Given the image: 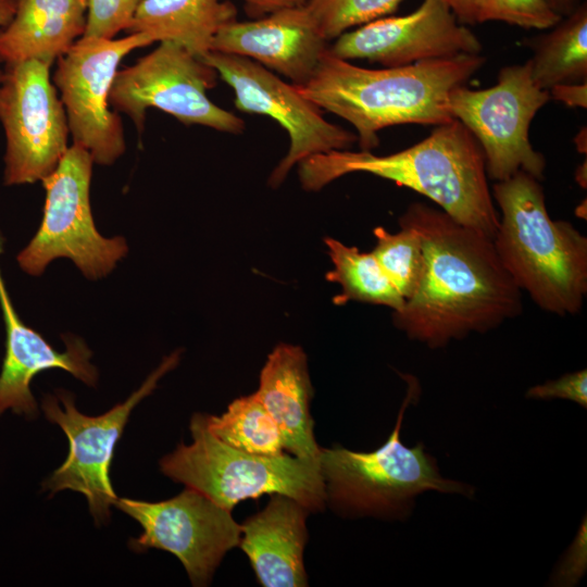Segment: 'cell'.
Segmentation results:
<instances>
[{"label":"cell","instance_id":"cell-29","mask_svg":"<svg viewBox=\"0 0 587 587\" xmlns=\"http://www.w3.org/2000/svg\"><path fill=\"white\" fill-rule=\"evenodd\" d=\"M527 398L539 400L565 399L587 408V371L567 373L554 380L533 386L526 392Z\"/></svg>","mask_w":587,"mask_h":587},{"label":"cell","instance_id":"cell-30","mask_svg":"<svg viewBox=\"0 0 587 587\" xmlns=\"http://www.w3.org/2000/svg\"><path fill=\"white\" fill-rule=\"evenodd\" d=\"M586 569V523L582 524L577 538L567 550L555 575V585L571 586L584 575Z\"/></svg>","mask_w":587,"mask_h":587},{"label":"cell","instance_id":"cell-6","mask_svg":"<svg viewBox=\"0 0 587 587\" xmlns=\"http://www.w3.org/2000/svg\"><path fill=\"white\" fill-rule=\"evenodd\" d=\"M192 442L178 444L160 460L161 472L186 487L196 489L233 511L242 500L282 494L302 503L310 512L325 505L320 464L288 453L259 455L229 447L207 427L205 414L190 420Z\"/></svg>","mask_w":587,"mask_h":587},{"label":"cell","instance_id":"cell-13","mask_svg":"<svg viewBox=\"0 0 587 587\" xmlns=\"http://www.w3.org/2000/svg\"><path fill=\"white\" fill-rule=\"evenodd\" d=\"M50 66L37 59L11 64L0 82L5 185L42 180L68 148L67 118L50 80Z\"/></svg>","mask_w":587,"mask_h":587},{"label":"cell","instance_id":"cell-37","mask_svg":"<svg viewBox=\"0 0 587 587\" xmlns=\"http://www.w3.org/2000/svg\"><path fill=\"white\" fill-rule=\"evenodd\" d=\"M586 127H583L574 138L575 146L580 153H586Z\"/></svg>","mask_w":587,"mask_h":587},{"label":"cell","instance_id":"cell-23","mask_svg":"<svg viewBox=\"0 0 587 587\" xmlns=\"http://www.w3.org/2000/svg\"><path fill=\"white\" fill-rule=\"evenodd\" d=\"M324 242L334 266L326 278L341 286L336 303L353 300L385 305L392 312L403 307L404 298L372 252H361L330 237L325 238Z\"/></svg>","mask_w":587,"mask_h":587},{"label":"cell","instance_id":"cell-7","mask_svg":"<svg viewBox=\"0 0 587 587\" xmlns=\"http://www.w3.org/2000/svg\"><path fill=\"white\" fill-rule=\"evenodd\" d=\"M92 165L89 152L73 143L41 180L46 190L42 221L17 255L27 274L40 276L51 261L66 258L85 277L99 279L127 254L123 237L105 238L96 228L89 198Z\"/></svg>","mask_w":587,"mask_h":587},{"label":"cell","instance_id":"cell-24","mask_svg":"<svg viewBox=\"0 0 587 587\" xmlns=\"http://www.w3.org/2000/svg\"><path fill=\"white\" fill-rule=\"evenodd\" d=\"M208 429L232 448L259 455H280L285 446L273 417L254 394L235 399L221 415L205 414Z\"/></svg>","mask_w":587,"mask_h":587},{"label":"cell","instance_id":"cell-9","mask_svg":"<svg viewBox=\"0 0 587 587\" xmlns=\"http://www.w3.org/2000/svg\"><path fill=\"white\" fill-rule=\"evenodd\" d=\"M178 361L179 351L164 358L136 391L101 415L79 412L74 395L67 390L59 389L45 396L41 402L45 416L62 428L70 449L65 461L43 480L42 489L50 496L66 489L82 494L88 501L95 523H108L110 509L118 499L110 477L115 446L132 411Z\"/></svg>","mask_w":587,"mask_h":587},{"label":"cell","instance_id":"cell-1","mask_svg":"<svg viewBox=\"0 0 587 587\" xmlns=\"http://www.w3.org/2000/svg\"><path fill=\"white\" fill-rule=\"evenodd\" d=\"M399 224L416 232L425 258L417 289L392 312L394 325L409 339L442 348L495 329L522 312V291L491 237L425 202L409 204Z\"/></svg>","mask_w":587,"mask_h":587},{"label":"cell","instance_id":"cell-19","mask_svg":"<svg viewBox=\"0 0 587 587\" xmlns=\"http://www.w3.org/2000/svg\"><path fill=\"white\" fill-rule=\"evenodd\" d=\"M312 394L303 349L287 344L276 346L261 371L254 395L278 426L285 450L298 459L319 463L321 448L314 438L310 413Z\"/></svg>","mask_w":587,"mask_h":587},{"label":"cell","instance_id":"cell-12","mask_svg":"<svg viewBox=\"0 0 587 587\" xmlns=\"http://www.w3.org/2000/svg\"><path fill=\"white\" fill-rule=\"evenodd\" d=\"M234 90L235 107L276 121L289 136V149L273 170L268 185L278 187L303 160L335 150H349L357 135L324 118L323 110L258 62L237 54L210 51L200 57Z\"/></svg>","mask_w":587,"mask_h":587},{"label":"cell","instance_id":"cell-20","mask_svg":"<svg viewBox=\"0 0 587 587\" xmlns=\"http://www.w3.org/2000/svg\"><path fill=\"white\" fill-rule=\"evenodd\" d=\"M88 0H15L12 20L0 28V61L53 63L83 37Z\"/></svg>","mask_w":587,"mask_h":587},{"label":"cell","instance_id":"cell-18","mask_svg":"<svg viewBox=\"0 0 587 587\" xmlns=\"http://www.w3.org/2000/svg\"><path fill=\"white\" fill-rule=\"evenodd\" d=\"M309 513L298 500L272 494L267 504L241 524L239 547L262 586H308L303 552Z\"/></svg>","mask_w":587,"mask_h":587},{"label":"cell","instance_id":"cell-4","mask_svg":"<svg viewBox=\"0 0 587 587\" xmlns=\"http://www.w3.org/2000/svg\"><path fill=\"white\" fill-rule=\"evenodd\" d=\"M539 182L519 171L494 184L500 213L492 242L515 285L540 309L575 315L587 295V238L550 217Z\"/></svg>","mask_w":587,"mask_h":587},{"label":"cell","instance_id":"cell-15","mask_svg":"<svg viewBox=\"0 0 587 587\" xmlns=\"http://www.w3.org/2000/svg\"><path fill=\"white\" fill-rule=\"evenodd\" d=\"M480 51L479 39L444 0H423L407 15L374 20L341 34L328 46V52L339 59L367 60L384 67Z\"/></svg>","mask_w":587,"mask_h":587},{"label":"cell","instance_id":"cell-36","mask_svg":"<svg viewBox=\"0 0 587 587\" xmlns=\"http://www.w3.org/2000/svg\"><path fill=\"white\" fill-rule=\"evenodd\" d=\"M575 180L579 184L580 187L586 188L587 185V170L586 161L580 164L575 171Z\"/></svg>","mask_w":587,"mask_h":587},{"label":"cell","instance_id":"cell-33","mask_svg":"<svg viewBox=\"0 0 587 587\" xmlns=\"http://www.w3.org/2000/svg\"><path fill=\"white\" fill-rule=\"evenodd\" d=\"M460 23L475 24L476 0H444Z\"/></svg>","mask_w":587,"mask_h":587},{"label":"cell","instance_id":"cell-8","mask_svg":"<svg viewBox=\"0 0 587 587\" xmlns=\"http://www.w3.org/2000/svg\"><path fill=\"white\" fill-rule=\"evenodd\" d=\"M549 100V91L535 84L526 61L503 66L497 83L489 88L470 89L465 85L455 88L449 108L452 117L479 143L488 178L500 182L524 171L541 180L546 160L533 148L529 127Z\"/></svg>","mask_w":587,"mask_h":587},{"label":"cell","instance_id":"cell-25","mask_svg":"<svg viewBox=\"0 0 587 587\" xmlns=\"http://www.w3.org/2000/svg\"><path fill=\"white\" fill-rule=\"evenodd\" d=\"M399 226L396 233L376 227L373 230L376 243L371 252L404 300H408L421 283L425 258L416 232L404 224Z\"/></svg>","mask_w":587,"mask_h":587},{"label":"cell","instance_id":"cell-28","mask_svg":"<svg viewBox=\"0 0 587 587\" xmlns=\"http://www.w3.org/2000/svg\"><path fill=\"white\" fill-rule=\"evenodd\" d=\"M142 0H88L84 37L114 38L127 30Z\"/></svg>","mask_w":587,"mask_h":587},{"label":"cell","instance_id":"cell-16","mask_svg":"<svg viewBox=\"0 0 587 587\" xmlns=\"http://www.w3.org/2000/svg\"><path fill=\"white\" fill-rule=\"evenodd\" d=\"M328 50V40L305 5L285 8L254 21L225 25L214 37L211 51L249 58L305 85Z\"/></svg>","mask_w":587,"mask_h":587},{"label":"cell","instance_id":"cell-22","mask_svg":"<svg viewBox=\"0 0 587 587\" xmlns=\"http://www.w3.org/2000/svg\"><path fill=\"white\" fill-rule=\"evenodd\" d=\"M550 32L529 41L528 60L535 84L549 90L555 85L587 80V4L583 1Z\"/></svg>","mask_w":587,"mask_h":587},{"label":"cell","instance_id":"cell-5","mask_svg":"<svg viewBox=\"0 0 587 587\" xmlns=\"http://www.w3.org/2000/svg\"><path fill=\"white\" fill-rule=\"evenodd\" d=\"M415 385L410 382L396 425L380 447L369 452L339 445L321 448L325 502L336 513L401 519L411 512L416 496L428 490L473 496L472 486L440 475L436 460L422 442L414 447L402 442L403 415L416 398Z\"/></svg>","mask_w":587,"mask_h":587},{"label":"cell","instance_id":"cell-34","mask_svg":"<svg viewBox=\"0 0 587 587\" xmlns=\"http://www.w3.org/2000/svg\"><path fill=\"white\" fill-rule=\"evenodd\" d=\"M547 2L554 12L563 17L571 14L583 0H547Z\"/></svg>","mask_w":587,"mask_h":587},{"label":"cell","instance_id":"cell-26","mask_svg":"<svg viewBox=\"0 0 587 587\" xmlns=\"http://www.w3.org/2000/svg\"><path fill=\"white\" fill-rule=\"evenodd\" d=\"M404 0H309L304 5L323 36L336 39L350 28L394 13Z\"/></svg>","mask_w":587,"mask_h":587},{"label":"cell","instance_id":"cell-31","mask_svg":"<svg viewBox=\"0 0 587 587\" xmlns=\"http://www.w3.org/2000/svg\"><path fill=\"white\" fill-rule=\"evenodd\" d=\"M550 99L564 103L570 108H587V80L580 83L559 84L550 88Z\"/></svg>","mask_w":587,"mask_h":587},{"label":"cell","instance_id":"cell-3","mask_svg":"<svg viewBox=\"0 0 587 587\" xmlns=\"http://www.w3.org/2000/svg\"><path fill=\"white\" fill-rule=\"evenodd\" d=\"M369 173L408 187L436 203L457 222L494 238L499 213L488 186L483 150L458 120L436 125L417 143L375 155L335 150L298 164L303 189L316 191L350 173Z\"/></svg>","mask_w":587,"mask_h":587},{"label":"cell","instance_id":"cell-11","mask_svg":"<svg viewBox=\"0 0 587 587\" xmlns=\"http://www.w3.org/2000/svg\"><path fill=\"white\" fill-rule=\"evenodd\" d=\"M153 42L142 33L120 39L83 36L58 59L53 83L73 143L85 148L93 163L110 165L125 152L122 121L110 109L109 93L123 58Z\"/></svg>","mask_w":587,"mask_h":587},{"label":"cell","instance_id":"cell-27","mask_svg":"<svg viewBox=\"0 0 587 587\" xmlns=\"http://www.w3.org/2000/svg\"><path fill=\"white\" fill-rule=\"evenodd\" d=\"M560 16L547 0H476L475 23L504 22L524 28L549 29Z\"/></svg>","mask_w":587,"mask_h":587},{"label":"cell","instance_id":"cell-2","mask_svg":"<svg viewBox=\"0 0 587 587\" xmlns=\"http://www.w3.org/2000/svg\"><path fill=\"white\" fill-rule=\"evenodd\" d=\"M459 54L403 66L366 68L327 52L301 93L349 122L361 150L378 146L377 133L402 124L440 125L453 120L449 98L484 65Z\"/></svg>","mask_w":587,"mask_h":587},{"label":"cell","instance_id":"cell-10","mask_svg":"<svg viewBox=\"0 0 587 587\" xmlns=\"http://www.w3.org/2000/svg\"><path fill=\"white\" fill-rule=\"evenodd\" d=\"M216 71L174 41L159 47L135 64L117 71L109 103L127 114L139 133L149 108L164 111L185 125L198 124L238 135L245 122L207 96L216 85Z\"/></svg>","mask_w":587,"mask_h":587},{"label":"cell","instance_id":"cell-17","mask_svg":"<svg viewBox=\"0 0 587 587\" xmlns=\"http://www.w3.org/2000/svg\"><path fill=\"white\" fill-rule=\"evenodd\" d=\"M0 236V254L2 248ZM0 307L4 319L5 355L0 373V415L7 411L35 419L38 407L30 390L35 375L48 369H61L88 386L98 382L90 362L91 351L83 339L63 337L66 350L59 352L39 333L18 317L0 271Z\"/></svg>","mask_w":587,"mask_h":587},{"label":"cell","instance_id":"cell-21","mask_svg":"<svg viewBox=\"0 0 587 587\" xmlns=\"http://www.w3.org/2000/svg\"><path fill=\"white\" fill-rule=\"evenodd\" d=\"M237 10L223 0H142L127 32L149 35L153 41H174L192 54L211 51L216 34L236 21Z\"/></svg>","mask_w":587,"mask_h":587},{"label":"cell","instance_id":"cell-35","mask_svg":"<svg viewBox=\"0 0 587 587\" xmlns=\"http://www.w3.org/2000/svg\"><path fill=\"white\" fill-rule=\"evenodd\" d=\"M15 12V0H0V28L4 27L13 17ZM3 77L0 71V82Z\"/></svg>","mask_w":587,"mask_h":587},{"label":"cell","instance_id":"cell-14","mask_svg":"<svg viewBox=\"0 0 587 587\" xmlns=\"http://www.w3.org/2000/svg\"><path fill=\"white\" fill-rule=\"evenodd\" d=\"M114 507L142 528L129 547L135 551L155 548L171 552L193 586L209 585L225 554L239 546L241 524L232 511L189 487L157 502L118 498Z\"/></svg>","mask_w":587,"mask_h":587},{"label":"cell","instance_id":"cell-32","mask_svg":"<svg viewBox=\"0 0 587 587\" xmlns=\"http://www.w3.org/2000/svg\"><path fill=\"white\" fill-rule=\"evenodd\" d=\"M251 17H262L274 11L304 5L309 0H242Z\"/></svg>","mask_w":587,"mask_h":587}]
</instances>
